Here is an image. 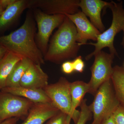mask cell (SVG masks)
<instances>
[{"instance_id":"9","label":"cell","mask_w":124,"mask_h":124,"mask_svg":"<svg viewBox=\"0 0 124 124\" xmlns=\"http://www.w3.org/2000/svg\"><path fill=\"white\" fill-rule=\"evenodd\" d=\"M78 0H29L28 9H38L50 15H72L79 10Z\"/></svg>"},{"instance_id":"7","label":"cell","mask_w":124,"mask_h":124,"mask_svg":"<svg viewBox=\"0 0 124 124\" xmlns=\"http://www.w3.org/2000/svg\"><path fill=\"white\" fill-rule=\"evenodd\" d=\"M115 55L101 51L94 55V62L90 68L91 79L88 82V93L95 95L99 87L104 82L111 79L113 74V63Z\"/></svg>"},{"instance_id":"27","label":"cell","mask_w":124,"mask_h":124,"mask_svg":"<svg viewBox=\"0 0 124 124\" xmlns=\"http://www.w3.org/2000/svg\"><path fill=\"white\" fill-rule=\"evenodd\" d=\"M8 51L7 49L0 45V61L2 59Z\"/></svg>"},{"instance_id":"17","label":"cell","mask_w":124,"mask_h":124,"mask_svg":"<svg viewBox=\"0 0 124 124\" xmlns=\"http://www.w3.org/2000/svg\"><path fill=\"white\" fill-rule=\"evenodd\" d=\"M23 59L13 52L8 51L0 61V91L6 86L7 79L14 67Z\"/></svg>"},{"instance_id":"2","label":"cell","mask_w":124,"mask_h":124,"mask_svg":"<svg viewBox=\"0 0 124 124\" xmlns=\"http://www.w3.org/2000/svg\"><path fill=\"white\" fill-rule=\"evenodd\" d=\"M80 47L77 41L75 26L66 16L50 40L44 59L60 63L64 60L76 57Z\"/></svg>"},{"instance_id":"19","label":"cell","mask_w":124,"mask_h":124,"mask_svg":"<svg viewBox=\"0 0 124 124\" xmlns=\"http://www.w3.org/2000/svg\"><path fill=\"white\" fill-rule=\"evenodd\" d=\"M113 68L111 78L112 85L120 103L124 106V68L118 66Z\"/></svg>"},{"instance_id":"8","label":"cell","mask_w":124,"mask_h":124,"mask_svg":"<svg viewBox=\"0 0 124 124\" xmlns=\"http://www.w3.org/2000/svg\"><path fill=\"white\" fill-rule=\"evenodd\" d=\"M33 103L27 99L1 91L0 122L13 117L26 118Z\"/></svg>"},{"instance_id":"25","label":"cell","mask_w":124,"mask_h":124,"mask_svg":"<svg viewBox=\"0 0 124 124\" xmlns=\"http://www.w3.org/2000/svg\"><path fill=\"white\" fill-rule=\"evenodd\" d=\"M16 0H0V6L4 10L13 4Z\"/></svg>"},{"instance_id":"1","label":"cell","mask_w":124,"mask_h":124,"mask_svg":"<svg viewBox=\"0 0 124 124\" xmlns=\"http://www.w3.org/2000/svg\"><path fill=\"white\" fill-rule=\"evenodd\" d=\"M30 10L19 28L8 35L0 36V45L23 58L28 59L41 65L44 64L45 61L36 42V22L33 12Z\"/></svg>"},{"instance_id":"31","label":"cell","mask_w":124,"mask_h":124,"mask_svg":"<svg viewBox=\"0 0 124 124\" xmlns=\"http://www.w3.org/2000/svg\"></svg>"},{"instance_id":"5","label":"cell","mask_w":124,"mask_h":124,"mask_svg":"<svg viewBox=\"0 0 124 124\" xmlns=\"http://www.w3.org/2000/svg\"><path fill=\"white\" fill-rule=\"evenodd\" d=\"M33 14L37 25L35 41L37 46L44 56L48 47L49 38L54 29L60 26L66 16L62 14L50 15L38 9H33Z\"/></svg>"},{"instance_id":"20","label":"cell","mask_w":124,"mask_h":124,"mask_svg":"<svg viewBox=\"0 0 124 124\" xmlns=\"http://www.w3.org/2000/svg\"><path fill=\"white\" fill-rule=\"evenodd\" d=\"M81 111L79 120L76 124H85L91 119L93 113L90 110L89 106L86 104V99H84L81 103Z\"/></svg>"},{"instance_id":"30","label":"cell","mask_w":124,"mask_h":124,"mask_svg":"<svg viewBox=\"0 0 124 124\" xmlns=\"http://www.w3.org/2000/svg\"><path fill=\"white\" fill-rule=\"evenodd\" d=\"M4 10L1 8V7L0 6V16L1 15V14H2V13H3Z\"/></svg>"},{"instance_id":"26","label":"cell","mask_w":124,"mask_h":124,"mask_svg":"<svg viewBox=\"0 0 124 124\" xmlns=\"http://www.w3.org/2000/svg\"><path fill=\"white\" fill-rule=\"evenodd\" d=\"M19 119L17 117L10 118L0 122V124H16Z\"/></svg>"},{"instance_id":"6","label":"cell","mask_w":124,"mask_h":124,"mask_svg":"<svg viewBox=\"0 0 124 124\" xmlns=\"http://www.w3.org/2000/svg\"><path fill=\"white\" fill-rule=\"evenodd\" d=\"M70 83L65 78L61 77L58 82L48 85L44 90L52 104L69 116L76 124L78 120L72 111Z\"/></svg>"},{"instance_id":"10","label":"cell","mask_w":124,"mask_h":124,"mask_svg":"<svg viewBox=\"0 0 124 124\" xmlns=\"http://www.w3.org/2000/svg\"><path fill=\"white\" fill-rule=\"evenodd\" d=\"M65 15L75 26L77 41L80 46L86 45L88 40L96 41L101 32L92 24L83 12L79 11L74 14Z\"/></svg>"},{"instance_id":"29","label":"cell","mask_w":124,"mask_h":124,"mask_svg":"<svg viewBox=\"0 0 124 124\" xmlns=\"http://www.w3.org/2000/svg\"><path fill=\"white\" fill-rule=\"evenodd\" d=\"M123 31H124V37H123V40H122V43H121V44H122V46H123V47H124V28H123Z\"/></svg>"},{"instance_id":"13","label":"cell","mask_w":124,"mask_h":124,"mask_svg":"<svg viewBox=\"0 0 124 124\" xmlns=\"http://www.w3.org/2000/svg\"><path fill=\"white\" fill-rule=\"evenodd\" d=\"M48 77L41 65L32 62L20 81V85L31 88L43 89L48 85Z\"/></svg>"},{"instance_id":"4","label":"cell","mask_w":124,"mask_h":124,"mask_svg":"<svg viewBox=\"0 0 124 124\" xmlns=\"http://www.w3.org/2000/svg\"><path fill=\"white\" fill-rule=\"evenodd\" d=\"M111 2V4L109 7L112 14L111 24L108 29L101 32L98 36L95 43H86V44L91 45L95 47L94 51L85 57L86 60H90L98 52L101 51L103 49L106 47H108L110 53L117 55L114 46V40L116 34L123 31L124 28V9L122 1L119 3H116L113 1Z\"/></svg>"},{"instance_id":"21","label":"cell","mask_w":124,"mask_h":124,"mask_svg":"<svg viewBox=\"0 0 124 124\" xmlns=\"http://www.w3.org/2000/svg\"><path fill=\"white\" fill-rule=\"evenodd\" d=\"M71 120L69 116L60 111L49 119L46 124H70Z\"/></svg>"},{"instance_id":"14","label":"cell","mask_w":124,"mask_h":124,"mask_svg":"<svg viewBox=\"0 0 124 124\" xmlns=\"http://www.w3.org/2000/svg\"><path fill=\"white\" fill-rule=\"evenodd\" d=\"M29 2V0H16L4 10L0 16V33L7 30L26 9H28Z\"/></svg>"},{"instance_id":"16","label":"cell","mask_w":124,"mask_h":124,"mask_svg":"<svg viewBox=\"0 0 124 124\" xmlns=\"http://www.w3.org/2000/svg\"><path fill=\"white\" fill-rule=\"evenodd\" d=\"M72 111L77 119L78 120L80 112L76 110L84 100L85 94L88 93L89 86L88 83L82 81H77L70 83Z\"/></svg>"},{"instance_id":"28","label":"cell","mask_w":124,"mask_h":124,"mask_svg":"<svg viewBox=\"0 0 124 124\" xmlns=\"http://www.w3.org/2000/svg\"><path fill=\"white\" fill-rule=\"evenodd\" d=\"M101 124H116L112 115L101 123Z\"/></svg>"},{"instance_id":"11","label":"cell","mask_w":124,"mask_h":124,"mask_svg":"<svg viewBox=\"0 0 124 124\" xmlns=\"http://www.w3.org/2000/svg\"><path fill=\"white\" fill-rule=\"evenodd\" d=\"M112 2H108L101 0H81L79 6L82 12L88 17L90 22L100 32L105 31L106 28L101 17L102 10L110 6Z\"/></svg>"},{"instance_id":"12","label":"cell","mask_w":124,"mask_h":124,"mask_svg":"<svg viewBox=\"0 0 124 124\" xmlns=\"http://www.w3.org/2000/svg\"><path fill=\"white\" fill-rule=\"evenodd\" d=\"M59 111L51 103H33L21 124H43Z\"/></svg>"},{"instance_id":"18","label":"cell","mask_w":124,"mask_h":124,"mask_svg":"<svg viewBox=\"0 0 124 124\" xmlns=\"http://www.w3.org/2000/svg\"><path fill=\"white\" fill-rule=\"evenodd\" d=\"M32 62L26 58H23L18 62L14 67L7 79L6 87L20 86L22 78Z\"/></svg>"},{"instance_id":"15","label":"cell","mask_w":124,"mask_h":124,"mask_svg":"<svg viewBox=\"0 0 124 124\" xmlns=\"http://www.w3.org/2000/svg\"><path fill=\"white\" fill-rule=\"evenodd\" d=\"M1 91L27 99L33 103H51L44 90L22 86L6 87Z\"/></svg>"},{"instance_id":"3","label":"cell","mask_w":124,"mask_h":124,"mask_svg":"<svg viewBox=\"0 0 124 124\" xmlns=\"http://www.w3.org/2000/svg\"><path fill=\"white\" fill-rule=\"evenodd\" d=\"M120 104L110 79L99 87L89 106L93 118L91 124H101L112 115Z\"/></svg>"},{"instance_id":"22","label":"cell","mask_w":124,"mask_h":124,"mask_svg":"<svg viewBox=\"0 0 124 124\" xmlns=\"http://www.w3.org/2000/svg\"><path fill=\"white\" fill-rule=\"evenodd\" d=\"M116 124H124V106L120 104L112 115Z\"/></svg>"},{"instance_id":"24","label":"cell","mask_w":124,"mask_h":124,"mask_svg":"<svg viewBox=\"0 0 124 124\" xmlns=\"http://www.w3.org/2000/svg\"><path fill=\"white\" fill-rule=\"evenodd\" d=\"M62 70L67 74L72 73L74 71L72 62L68 61L63 63L62 66Z\"/></svg>"},{"instance_id":"23","label":"cell","mask_w":124,"mask_h":124,"mask_svg":"<svg viewBox=\"0 0 124 124\" xmlns=\"http://www.w3.org/2000/svg\"><path fill=\"white\" fill-rule=\"evenodd\" d=\"M74 71L80 73H82L84 70L85 64L80 55L78 56L72 62Z\"/></svg>"}]
</instances>
